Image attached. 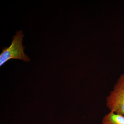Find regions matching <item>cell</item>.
Masks as SVG:
<instances>
[{"instance_id": "3957f363", "label": "cell", "mask_w": 124, "mask_h": 124, "mask_svg": "<svg viewBox=\"0 0 124 124\" xmlns=\"http://www.w3.org/2000/svg\"><path fill=\"white\" fill-rule=\"evenodd\" d=\"M102 124H124V116L110 111L104 116Z\"/></svg>"}, {"instance_id": "7a4b0ae2", "label": "cell", "mask_w": 124, "mask_h": 124, "mask_svg": "<svg viewBox=\"0 0 124 124\" xmlns=\"http://www.w3.org/2000/svg\"><path fill=\"white\" fill-rule=\"evenodd\" d=\"M107 107L110 111L124 116V74H122L107 97Z\"/></svg>"}, {"instance_id": "6da1fadb", "label": "cell", "mask_w": 124, "mask_h": 124, "mask_svg": "<svg viewBox=\"0 0 124 124\" xmlns=\"http://www.w3.org/2000/svg\"><path fill=\"white\" fill-rule=\"evenodd\" d=\"M23 32L22 29L17 31L15 35L13 36L11 45L2 49L0 54V66L12 59H20L26 62L31 60L24 52L25 47L23 45Z\"/></svg>"}]
</instances>
